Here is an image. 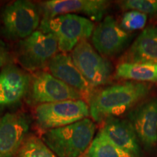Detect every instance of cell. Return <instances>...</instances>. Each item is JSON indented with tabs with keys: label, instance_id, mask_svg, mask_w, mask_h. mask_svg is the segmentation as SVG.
<instances>
[{
	"label": "cell",
	"instance_id": "cell-1",
	"mask_svg": "<svg viewBox=\"0 0 157 157\" xmlns=\"http://www.w3.org/2000/svg\"><path fill=\"white\" fill-rule=\"evenodd\" d=\"M151 92V86L149 83L133 81L102 88L89 96L90 115L97 122L119 117L143 102Z\"/></svg>",
	"mask_w": 157,
	"mask_h": 157
},
{
	"label": "cell",
	"instance_id": "cell-2",
	"mask_svg": "<svg viewBox=\"0 0 157 157\" xmlns=\"http://www.w3.org/2000/svg\"><path fill=\"white\" fill-rule=\"evenodd\" d=\"M95 124L86 118L67 126L49 129L43 135L46 146L58 157H78L93 140Z\"/></svg>",
	"mask_w": 157,
	"mask_h": 157
},
{
	"label": "cell",
	"instance_id": "cell-3",
	"mask_svg": "<svg viewBox=\"0 0 157 157\" xmlns=\"http://www.w3.org/2000/svg\"><path fill=\"white\" fill-rule=\"evenodd\" d=\"M94 29L91 20L75 14L58 15L42 20L40 25V31L54 35L58 50L63 53L74 50L82 40L90 38Z\"/></svg>",
	"mask_w": 157,
	"mask_h": 157
},
{
	"label": "cell",
	"instance_id": "cell-4",
	"mask_svg": "<svg viewBox=\"0 0 157 157\" xmlns=\"http://www.w3.org/2000/svg\"><path fill=\"white\" fill-rule=\"evenodd\" d=\"M90 113L89 105L82 99L39 104L35 110L38 125L48 130L77 122Z\"/></svg>",
	"mask_w": 157,
	"mask_h": 157
},
{
	"label": "cell",
	"instance_id": "cell-5",
	"mask_svg": "<svg viewBox=\"0 0 157 157\" xmlns=\"http://www.w3.org/2000/svg\"><path fill=\"white\" fill-rule=\"evenodd\" d=\"M4 34L13 39H24L36 31L40 14L30 1L18 0L7 5L2 14Z\"/></svg>",
	"mask_w": 157,
	"mask_h": 157
},
{
	"label": "cell",
	"instance_id": "cell-6",
	"mask_svg": "<svg viewBox=\"0 0 157 157\" xmlns=\"http://www.w3.org/2000/svg\"><path fill=\"white\" fill-rule=\"evenodd\" d=\"M72 60L92 87L108 83L113 73L111 62L101 56L87 39L78 42L71 53Z\"/></svg>",
	"mask_w": 157,
	"mask_h": 157
},
{
	"label": "cell",
	"instance_id": "cell-7",
	"mask_svg": "<svg viewBox=\"0 0 157 157\" xmlns=\"http://www.w3.org/2000/svg\"><path fill=\"white\" fill-rule=\"evenodd\" d=\"M58 44L54 35L36 31L20 41L17 49L19 63L29 71L42 68L56 55Z\"/></svg>",
	"mask_w": 157,
	"mask_h": 157
},
{
	"label": "cell",
	"instance_id": "cell-8",
	"mask_svg": "<svg viewBox=\"0 0 157 157\" xmlns=\"http://www.w3.org/2000/svg\"><path fill=\"white\" fill-rule=\"evenodd\" d=\"M132 38V35L124 30L112 16H106L94 29L92 42L98 53L112 57L122 52Z\"/></svg>",
	"mask_w": 157,
	"mask_h": 157
},
{
	"label": "cell",
	"instance_id": "cell-9",
	"mask_svg": "<svg viewBox=\"0 0 157 157\" xmlns=\"http://www.w3.org/2000/svg\"><path fill=\"white\" fill-rule=\"evenodd\" d=\"M138 140L146 151H151L157 144V98L141 102L128 113Z\"/></svg>",
	"mask_w": 157,
	"mask_h": 157
},
{
	"label": "cell",
	"instance_id": "cell-10",
	"mask_svg": "<svg viewBox=\"0 0 157 157\" xmlns=\"http://www.w3.org/2000/svg\"><path fill=\"white\" fill-rule=\"evenodd\" d=\"M31 93L33 100L41 104L82 99L81 93L45 71L35 74Z\"/></svg>",
	"mask_w": 157,
	"mask_h": 157
},
{
	"label": "cell",
	"instance_id": "cell-11",
	"mask_svg": "<svg viewBox=\"0 0 157 157\" xmlns=\"http://www.w3.org/2000/svg\"><path fill=\"white\" fill-rule=\"evenodd\" d=\"M44 17L48 20L58 15L83 14L91 21H100L107 13L110 2L105 0H50L42 3Z\"/></svg>",
	"mask_w": 157,
	"mask_h": 157
},
{
	"label": "cell",
	"instance_id": "cell-12",
	"mask_svg": "<svg viewBox=\"0 0 157 157\" xmlns=\"http://www.w3.org/2000/svg\"><path fill=\"white\" fill-rule=\"evenodd\" d=\"M29 119L23 113H10L0 119V157H15L26 137Z\"/></svg>",
	"mask_w": 157,
	"mask_h": 157
},
{
	"label": "cell",
	"instance_id": "cell-13",
	"mask_svg": "<svg viewBox=\"0 0 157 157\" xmlns=\"http://www.w3.org/2000/svg\"><path fill=\"white\" fill-rule=\"evenodd\" d=\"M30 85L31 79L26 72L13 63L5 66L0 72V107L21 101Z\"/></svg>",
	"mask_w": 157,
	"mask_h": 157
},
{
	"label": "cell",
	"instance_id": "cell-14",
	"mask_svg": "<svg viewBox=\"0 0 157 157\" xmlns=\"http://www.w3.org/2000/svg\"><path fill=\"white\" fill-rule=\"evenodd\" d=\"M101 130L116 146L132 157H140L142 151L134 127L128 119L111 117L103 121Z\"/></svg>",
	"mask_w": 157,
	"mask_h": 157
},
{
	"label": "cell",
	"instance_id": "cell-15",
	"mask_svg": "<svg viewBox=\"0 0 157 157\" xmlns=\"http://www.w3.org/2000/svg\"><path fill=\"white\" fill-rule=\"evenodd\" d=\"M50 74L82 94L90 95L93 87L82 76L72 60L66 53L56 54L48 63Z\"/></svg>",
	"mask_w": 157,
	"mask_h": 157
},
{
	"label": "cell",
	"instance_id": "cell-16",
	"mask_svg": "<svg viewBox=\"0 0 157 157\" xmlns=\"http://www.w3.org/2000/svg\"><path fill=\"white\" fill-rule=\"evenodd\" d=\"M123 62L157 65V26L149 25L143 29L127 51Z\"/></svg>",
	"mask_w": 157,
	"mask_h": 157
},
{
	"label": "cell",
	"instance_id": "cell-17",
	"mask_svg": "<svg viewBox=\"0 0 157 157\" xmlns=\"http://www.w3.org/2000/svg\"><path fill=\"white\" fill-rule=\"evenodd\" d=\"M115 76L133 82H157V65L122 62L117 66Z\"/></svg>",
	"mask_w": 157,
	"mask_h": 157
},
{
	"label": "cell",
	"instance_id": "cell-18",
	"mask_svg": "<svg viewBox=\"0 0 157 157\" xmlns=\"http://www.w3.org/2000/svg\"><path fill=\"white\" fill-rule=\"evenodd\" d=\"M85 157H132L113 143L102 130L92 141Z\"/></svg>",
	"mask_w": 157,
	"mask_h": 157
},
{
	"label": "cell",
	"instance_id": "cell-19",
	"mask_svg": "<svg viewBox=\"0 0 157 157\" xmlns=\"http://www.w3.org/2000/svg\"><path fill=\"white\" fill-rule=\"evenodd\" d=\"M15 157H57L42 139L36 136L26 137Z\"/></svg>",
	"mask_w": 157,
	"mask_h": 157
},
{
	"label": "cell",
	"instance_id": "cell-20",
	"mask_svg": "<svg viewBox=\"0 0 157 157\" xmlns=\"http://www.w3.org/2000/svg\"><path fill=\"white\" fill-rule=\"evenodd\" d=\"M146 21L147 15L137 11L129 10L123 15L121 27L126 31L140 30L144 28Z\"/></svg>",
	"mask_w": 157,
	"mask_h": 157
},
{
	"label": "cell",
	"instance_id": "cell-21",
	"mask_svg": "<svg viewBox=\"0 0 157 157\" xmlns=\"http://www.w3.org/2000/svg\"><path fill=\"white\" fill-rule=\"evenodd\" d=\"M123 10H135L144 14H157V1L152 0H127L120 2Z\"/></svg>",
	"mask_w": 157,
	"mask_h": 157
},
{
	"label": "cell",
	"instance_id": "cell-22",
	"mask_svg": "<svg viewBox=\"0 0 157 157\" xmlns=\"http://www.w3.org/2000/svg\"><path fill=\"white\" fill-rule=\"evenodd\" d=\"M10 57V56L8 48L5 42L0 39V72L9 63Z\"/></svg>",
	"mask_w": 157,
	"mask_h": 157
}]
</instances>
